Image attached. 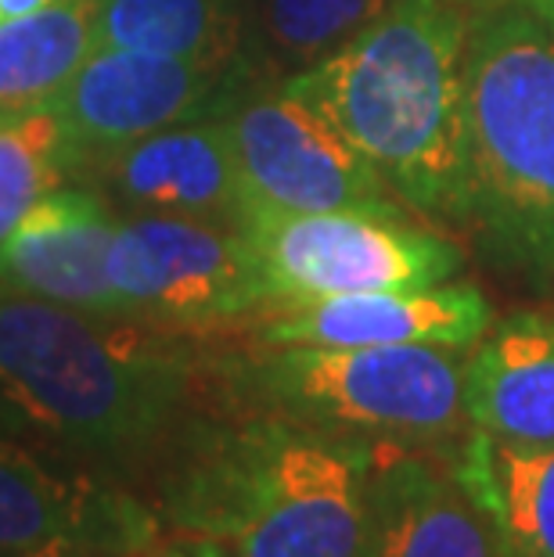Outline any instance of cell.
<instances>
[{
    "mask_svg": "<svg viewBox=\"0 0 554 557\" xmlns=\"http://www.w3.org/2000/svg\"><path fill=\"white\" fill-rule=\"evenodd\" d=\"M223 399L209 342L0 284V429L134 490Z\"/></svg>",
    "mask_w": 554,
    "mask_h": 557,
    "instance_id": "obj_1",
    "label": "cell"
},
{
    "mask_svg": "<svg viewBox=\"0 0 554 557\" xmlns=\"http://www.w3.org/2000/svg\"><path fill=\"white\" fill-rule=\"evenodd\" d=\"M227 410L202 413L159 465L162 532L220 557H364L368 438Z\"/></svg>",
    "mask_w": 554,
    "mask_h": 557,
    "instance_id": "obj_2",
    "label": "cell"
},
{
    "mask_svg": "<svg viewBox=\"0 0 554 557\" xmlns=\"http://www.w3.org/2000/svg\"><path fill=\"white\" fill-rule=\"evenodd\" d=\"M465 29L446 0H389L317 65L281 79L368 159L407 209L465 216Z\"/></svg>",
    "mask_w": 554,
    "mask_h": 557,
    "instance_id": "obj_3",
    "label": "cell"
},
{
    "mask_svg": "<svg viewBox=\"0 0 554 557\" xmlns=\"http://www.w3.org/2000/svg\"><path fill=\"white\" fill-rule=\"evenodd\" d=\"M461 227L493 270L554 288V33L526 8L468 15Z\"/></svg>",
    "mask_w": 554,
    "mask_h": 557,
    "instance_id": "obj_4",
    "label": "cell"
},
{
    "mask_svg": "<svg viewBox=\"0 0 554 557\" xmlns=\"http://www.w3.org/2000/svg\"><path fill=\"white\" fill-rule=\"evenodd\" d=\"M465 360L468 349L446 346H249L220 357V377L227 407L368 443L454 449L471 432Z\"/></svg>",
    "mask_w": 554,
    "mask_h": 557,
    "instance_id": "obj_5",
    "label": "cell"
},
{
    "mask_svg": "<svg viewBox=\"0 0 554 557\" xmlns=\"http://www.w3.org/2000/svg\"><path fill=\"white\" fill-rule=\"evenodd\" d=\"M109 281L120 317L202 342L245 335L267 306L245 234L206 220L123 216Z\"/></svg>",
    "mask_w": 554,
    "mask_h": 557,
    "instance_id": "obj_6",
    "label": "cell"
},
{
    "mask_svg": "<svg viewBox=\"0 0 554 557\" xmlns=\"http://www.w3.org/2000/svg\"><path fill=\"white\" fill-rule=\"evenodd\" d=\"M267 302L324 295L429 288L465 267V252L410 220L371 212H278L253 209L242 223Z\"/></svg>",
    "mask_w": 554,
    "mask_h": 557,
    "instance_id": "obj_7",
    "label": "cell"
},
{
    "mask_svg": "<svg viewBox=\"0 0 554 557\" xmlns=\"http://www.w3.org/2000/svg\"><path fill=\"white\" fill-rule=\"evenodd\" d=\"M267 76L256 62H202L140 51H94L51 104L65 176L159 129L223 120Z\"/></svg>",
    "mask_w": 554,
    "mask_h": 557,
    "instance_id": "obj_8",
    "label": "cell"
},
{
    "mask_svg": "<svg viewBox=\"0 0 554 557\" xmlns=\"http://www.w3.org/2000/svg\"><path fill=\"white\" fill-rule=\"evenodd\" d=\"M223 120L249 212H371L410 220L379 170L285 83H256Z\"/></svg>",
    "mask_w": 554,
    "mask_h": 557,
    "instance_id": "obj_9",
    "label": "cell"
},
{
    "mask_svg": "<svg viewBox=\"0 0 554 557\" xmlns=\"http://www.w3.org/2000/svg\"><path fill=\"white\" fill-rule=\"evenodd\" d=\"M162 536L134 490L0 429V554L130 557Z\"/></svg>",
    "mask_w": 554,
    "mask_h": 557,
    "instance_id": "obj_10",
    "label": "cell"
},
{
    "mask_svg": "<svg viewBox=\"0 0 554 557\" xmlns=\"http://www.w3.org/2000/svg\"><path fill=\"white\" fill-rule=\"evenodd\" d=\"M493 324L487 295L471 284L382 288L324 299L267 302L245 331L249 346H446L471 349Z\"/></svg>",
    "mask_w": 554,
    "mask_h": 557,
    "instance_id": "obj_11",
    "label": "cell"
},
{
    "mask_svg": "<svg viewBox=\"0 0 554 557\" xmlns=\"http://www.w3.org/2000/svg\"><path fill=\"white\" fill-rule=\"evenodd\" d=\"M120 216H181L238 227L249 220L227 120H198L140 137L76 176Z\"/></svg>",
    "mask_w": 554,
    "mask_h": 557,
    "instance_id": "obj_12",
    "label": "cell"
},
{
    "mask_svg": "<svg viewBox=\"0 0 554 557\" xmlns=\"http://www.w3.org/2000/svg\"><path fill=\"white\" fill-rule=\"evenodd\" d=\"M364 557H504V547L451 449L371 443Z\"/></svg>",
    "mask_w": 554,
    "mask_h": 557,
    "instance_id": "obj_13",
    "label": "cell"
},
{
    "mask_svg": "<svg viewBox=\"0 0 554 557\" xmlns=\"http://www.w3.org/2000/svg\"><path fill=\"white\" fill-rule=\"evenodd\" d=\"M120 220L90 184L51 187L0 245V284L84 313L120 317L109 281Z\"/></svg>",
    "mask_w": 554,
    "mask_h": 557,
    "instance_id": "obj_14",
    "label": "cell"
},
{
    "mask_svg": "<svg viewBox=\"0 0 554 557\" xmlns=\"http://www.w3.org/2000/svg\"><path fill=\"white\" fill-rule=\"evenodd\" d=\"M471 432L497 443L554 446V313H512L490 324L465 360Z\"/></svg>",
    "mask_w": 554,
    "mask_h": 557,
    "instance_id": "obj_15",
    "label": "cell"
},
{
    "mask_svg": "<svg viewBox=\"0 0 554 557\" xmlns=\"http://www.w3.org/2000/svg\"><path fill=\"white\" fill-rule=\"evenodd\" d=\"M451 460L490 515L504 557H554V446L522 449L468 432Z\"/></svg>",
    "mask_w": 554,
    "mask_h": 557,
    "instance_id": "obj_16",
    "label": "cell"
},
{
    "mask_svg": "<svg viewBox=\"0 0 554 557\" xmlns=\"http://www.w3.org/2000/svg\"><path fill=\"white\" fill-rule=\"evenodd\" d=\"M94 40L98 51L253 62V8L249 0H98Z\"/></svg>",
    "mask_w": 554,
    "mask_h": 557,
    "instance_id": "obj_17",
    "label": "cell"
},
{
    "mask_svg": "<svg viewBox=\"0 0 554 557\" xmlns=\"http://www.w3.org/2000/svg\"><path fill=\"white\" fill-rule=\"evenodd\" d=\"M98 0H58L33 15L0 22V123L47 112L79 65L98 51Z\"/></svg>",
    "mask_w": 554,
    "mask_h": 557,
    "instance_id": "obj_18",
    "label": "cell"
},
{
    "mask_svg": "<svg viewBox=\"0 0 554 557\" xmlns=\"http://www.w3.org/2000/svg\"><path fill=\"white\" fill-rule=\"evenodd\" d=\"M253 62L267 79H288L374 22L389 0H249Z\"/></svg>",
    "mask_w": 554,
    "mask_h": 557,
    "instance_id": "obj_19",
    "label": "cell"
},
{
    "mask_svg": "<svg viewBox=\"0 0 554 557\" xmlns=\"http://www.w3.org/2000/svg\"><path fill=\"white\" fill-rule=\"evenodd\" d=\"M65 181L62 134L51 112L0 123V245L51 187Z\"/></svg>",
    "mask_w": 554,
    "mask_h": 557,
    "instance_id": "obj_20",
    "label": "cell"
},
{
    "mask_svg": "<svg viewBox=\"0 0 554 557\" xmlns=\"http://www.w3.org/2000/svg\"><path fill=\"white\" fill-rule=\"evenodd\" d=\"M454 4L461 15H479V11H497V8H526V11H537L544 0H446Z\"/></svg>",
    "mask_w": 554,
    "mask_h": 557,
    "instance_id": "obj_21",
    "label": "cell"
},
{
    "mask_svg": "<svg viewBox=\"0 0 554 557\" xmlns=\"http://www.w3.org/2000/svg\"><path fill=\"white\" fill-rule=\"evenodd\" d=\"M51 4H58V0H0V22L33 15V11H44V8H51Z\"/></svg>",
    "mask_w": 554,
    "mask_h": 557,
    "instance_id": "obj_22",
    "label": "cell"
},
{
    "mask_svg": "<svg viewBox=\"0 0 554 557\" xmlns=\"http://www.w3.org/2000/svg\"><path fill=\"white\" fill-rule=\"evenodd\" d=\"M167 557H220V554L202 547V543H187V540L167 536Z\"/></svg>",
    "mask_w": 554,
    "mask_h": 557,
    "instance_id": "obj_23",
    "label": "cell"
},
{
    "mask_svg": "<svg viewBox=\"0 0 554 557\" xmlns=\"http://www.w3.org/2000/svg\"><path fill=\"white\" fill-rule=\"evenodd\" d=\"M533 15H537V18H544V22H547V29L554 33V0H544V4H540V8L533 11Z\"/></svg>",
    "mask_w": 554,
    "mask_h": 557,
    "instance_id": "obj_24",
    "label": "cell"
},
{
    "mask_svg": "<svg viewBox=\"0 0 554 557\" xmlns=\"http://www.w3.org/2000/svg\"><path fill=\"white\" fill-rule=\"evenodd\" d=\"M130 557H167V536H162L156 547H145V550H137V554H130Z\"/></svg>",
    "mask_w": 554,
    "mask_h": 557,
    "instance_id": "obj_25",
    "label": "cell"
},
{
    "mask_svg": "<svg viewBox=\"0 0 554 557\" xmlns=\"http://www.w3.org/2000/svg\"><path fill=\"white\" fill-rule=\"evenodd\" d=\"M0 557H33V554H0ZM51 557H79V554H51Z\"/></svg>",
    "mask_w": 554,
    "mask_h": 557,
    "instance_id": "obj_26",
    "label": "cell"
}]
</instances>
